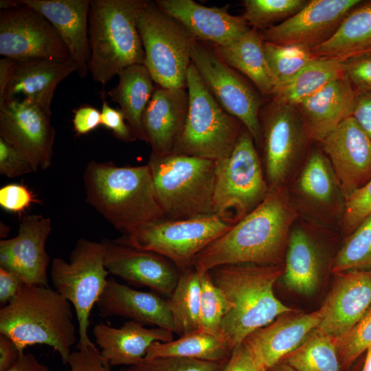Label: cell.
<instances>
[{"mask_svg": "<svg viewBox=\"0 0 371 371\" xmlns=\"http://www.w3.org/2000/svg\"><path fill=\"white\" fill-rule=\"evenodd\" d=\"M297 208L284 185L269 189L265 199L194 258L199 274L229 264L282 265Z\"/></svg>", "mask_w": 371, "mask_h": 371, "instance_id": "6da1fadb", "label": "cell"}, {"mask_svg": "<svg viewBox=\"0 0 371 371\" xmlns=\"http://www.w3.org/2000/svg\"><path fill=\"white\" fill-rule=\"evenodd\" d=\"M86 202L122 234L166 218L148 164L117 166L89 161L84 172Z\"/></svg>", "mask_w": 371, "mask_h": 371, "instance_id": "7a4b0ae2", "label": "cell"}, {"mask_svg": "<svg viewBox=\"0 0 371 371\" xmlns=\"http://www.w3.org/2000/svg\"><path fill=\"white\" fill-rule=\"evenodd\" d=\"M283 271L282 265L251 263L223 265L208 271L232 305L221 330L232 350L251 333L293 311L274 293Z\"/></svg>", "mask_w": 371, "mask_h": 371, "instance_id": "3957f363", "label": "cell"}, {"mask_svg": "<svg viewBox=\"0 0 371 371\" xmlns=\"http://www.w3.org/2000/svg\"><path fill=\"white\" fill-rule=\"evenodd\" d=\"M71 303L49 286L26 284L19 295L0 309V333L10 337L21 352L45 344L67 363L77 340Z\"/></svg>", "mask_w": 371, "mask_h": 371, "instance_id": "277c9868", "label": "cell"}, {"mask_svg": "<svg viewBox=\"0 0 371 371\" xmlns=\"http://www.w3.org/2000/svg\"><path fill=\"white\" fill-rule=\"evenodd\" d=\"M146 0H91L89 71L103 85L125 68L144 64L145 53L137 25Z\"/></svg>", "mask_w": 371, "mask_h": 371, "instance_id": "5b68a950", "label": "cell"}, {"mask_svg": "<svg viewBox=\"0 0 371 371\" xmlns=\"http://www.w3.org/2000/svg\"><path fill=\"white\" fill-rule=\"evenodd\" d=\"M158 202L170 219L214 215L215 161L171 153L148 163Z\"/></svg>", "mask_w": 371, "mask_h": 371, "instance_id": "8992f818", "label": "cell"}, {"mask_svg": "<svg viewBox=\"0 0 371 371\" xmlns=\"http://www.w3.org/2000/svg\"><path fill=\"white\" fill-rule=\"evenodd\" d=\"M188 108L172 153L217 161L232 150L245 126L216 102L191 61L186 79Z\"/></svg>", "mask_w": 371, "mask_h": 371, "instance_id": "52a82bcc", "label": "cell"}, {"mask_svg": "<svg viewBox=\"0 0 371 371\" xmlns=\"http://www.w3.org/2000/svg\"><path fill=\"white\" fill-rule=\"evenodd\" d=\"M269 191L256 143L244 128L229 155L215 161L214 214L235 225L256 208Z\"/></svg>", "mask_w": 371, "mask_h": 371, "instance_id": "ba28073f", "label": "cell"}, {"mask_svg": "<svg viewBox=\"0 0 371 371\" xmlns=\"http://www.w3.org/2000/svg\"><path fill=\"white\" fill-rule=\"evenodd\" d=\"M143 45L144 65L156 85L166 89H187L195 38L155 1H146L137 18Z\"/></svg>", "mask_w": 371, "mask_h": 371, "instance_id": "9c48e42d", "label": "cell"}, {"mask_svg": "<svg viewBox=\"0 0 371 371\" xmlns=\"http://www.w3.org/2000/svg\"><path fill=\"white\" fill-rule=\"evenodd\" d=\"M106 245L80 238L67 262L60 258L53 260L50 278L55 289L72 305L78 324L79 340L76 347L93 344L88 335L89 316L108 282L109 271L104 265Z\"/></svg>", "mask_w": 371, "mask_h": 371, "instance_id": "30bf717a", "label": "cell"}, {"mask_svg": "<svg viewBox=\"0 0 371 371\" xmlns=\"http://www.w3.org/2000/svg\"><path fill=\"white\" fill-rule=\"evenodd\" d=\"M234 225L214 214L189 219L164 218L114 240L158 254L171 261L180 271L193 267L196 256Z\"/></svg>", "mask_w": 371, "mask_h": 371, "instance_id": "8fae6325", "label": "cell"}, {"mask_svg": "<svg viewBox=\"0 0 371 371\" xmlns=\"http://www.w3.org/2000/svg\"><path fill=\"white\" fill-rule=\"evenodd\" d=\"M191 61L216 102L243 124L260 146L262 95L223 61L210 44L195 39Z\"/></svg>", "mask_w": 371, "mask_h": 371, "instance_id": "7c38bea8", "label": "cell"}, {"mask_svg": "<svg viewBox=\"0 0 371 371\" xmlns=\"http://www.w3.org/2000/svg\"><path fill=\"white\" fill-rule=\"evenodd\" d=\"M260 124L262 166L272 189L284 185L310 139L295 106L271 100L260 113Z\"/></svg>", "mask_w": 371, "mask_h": 371, "instance_id": "4fadbf2b", "label": "cell"}, {"mask_svg": "<svg viewBox=\"0 0 371 371\" xmlns=\"http://www.w3.org/2000/svg\"><path fill=\"white\" fill-rule=\"evenodd\" d=\"M0 54L16 60L70 59L65 44L49 21L22 2L0 12Z\"/></svg>", "mask_w": 371, "mask_h": 371, "instance_id": "5bb4252c", "label": "cell"}, {"mask_svg": "<svg viewBox=\"0 0 371 371\" xmlns=\"http://www.w3.org/2000/svg\"><path fill=\"white\" fill-rule=\"evenodd\" d=\"M51 115L27 98L0 102V137L30 161L34 172L52 163L56 131Z\"/></svg>", "mask_w": 371, "mask_h": 371, "instance_id": "9a60e30c", "label": "cell"}, {"mask_svg": "<svg viewBox=\"0 0 371 371\" xmlns=\"http://www.w3.org/2000/svg\"><path fill=\"white\" fill-rule=\"evenodd\" d=\"M360 0H311L286 21L261 32L264 41L311 50L328 41Z\"/></svg>", "mask_w": 371, "mask_h": 371, "instance_id": "2e32d148", "label": "cell"}, {"mask_svg": "<svg viewBox=\"0 0 371 371\" xmlns=\"http://www.w3.org/2000/svg\"><path fill=\"white\" fill-rule=\"evenodd\" d=\"M321 144L346 201L371 179V139L351 116Z\"/></svg>", "mask_w": 371, "mask_h": 371, "instance_id": "e0dca14e", "label": "cell"}, {"mask_svg": "<svg viewBox=\"0 0 371 371\" xmlns=\"http://www.w3.org/2000/svg\"><path fill=\"white\" fill-rule=\"evenodd\" d=\"M51 232L49 218L23 216L17 235L0 241V267L18 275L27 284L49 286V256L45 245Z\"/></svg>", "mask_w": 371, "mask_h": 371, "instance_id": "ac0fdd59", "label": "cell"}, {"mask_svg": "<svg viewBox=\"0 0 371 371\" xmlns=\"http://www.w3.org/2000/svg\"><path fill=\"white\" fill-rule=\"evenodd\" d=\"M106 245L104 265L109 273L138 286H146L154 293H172L180 271L166 258L153 251L103 240Z\"/></svg>", "mask_w": 371, "mask_h": 371, "instance_id": "d6986e66", "label": "cell"}, {"mask_svg": "<svg viewBox=\"0 0 371 371\" xmlns=\"http://www.w3.org/2000/svg\"><path fill=\"white\" fill-rule=\"evenodd\" d=\"M338 276L319 308L317 327L335 339L346 335L371 307V269Z\"/></svg>", "mask_w": 371, "mask_h": 371, "instance_id": "ffe728a7", "label": "cell"}, {"mask_svg": "<svg viewBox=\"0 0 371 371\" xmlns=\"http://www.w3.org/2000/svg\"><path fill=\"white\" fill-rule=\"evenodd\" d=\"M157 5L176 19L197 40L215 45H228L250 27L242 16L228 12V6L207 7L193 0H157Z\"/></svg>", "mask_w": 371, "mask_h": 371, "instance_id": "44dd1931", "label": "cell"}, {"mask_svg": "<svg viewBox=\"0 0 371 371\" xmlns=\"http://www.w3.org/2000/svg\"><path fill=\"white\" fill-rule=\"evenodd\" d=\"M188 108L186 89H166L156 85L142 115L146 143L151 148L150 156L172 153L182 133Z\"/></svg>", "mask_w": 371, "mask_h": 371, "instance_id": "7402d4cb", "label": "cell"}, {"mask_svg": "<svg viewBox=\"0 0 371 371\" xmlns=\"http://www.w3.org/2000/svg\"><path fill=\"white\" fill-rule=\"evenodd\" d=\"M44 16L57 31L77 67L80 77L89 72L90 0H21Z\"/></svg>", "mask_w": 371, "mask_h": 371, "instance_id": "603a6c76", "label": "cell"}, {"mask_svg": "<svg viewBox=\"0 0 371 371\" xmlns=\"http://www.w3.org/2000/svg\"><path fill=\"white\" fill-rule=\"evenodd\" d=\"M283 314L244 340L259 363L267 369L297 349L317 328L320 309L305 314Z\"/></svg>", "mask_w": 371, "mask_h": 371, "instance_id": "cb8c5ba5", "label": "cell"}, {"mask_svg": "<svg viewBox=\"0 0 371 371\" xmlns=\"http://www.w3.org/2000/svg\"><path fill=\"white\" fill-rule=\"evenodd\" d=\"M96 306L103 317H123L176 333L167 301L156 293L136 290L109 279Z\"/></svg>", "mask_w": 371, "mask_h": 371, "instance_id": "d4e9b609", "label": "cell"}, {"mask_svg": "<svg viewBox=\"0 0 371 371\" xmlns=\"http://www.w3.org/2000/svg\"><path fill=\"white\" fill-rule=\"evenodd\" d=\"M93 334L102 357L111 366L137 365L145 359L153 342L174 339V333L170 330L148 328L133 320L120 328L98 323L94 326Z\"/></svg>", "mask_w": 371, "mask_h": 371, "instance_id": "484cf974", "label": "cell"}, {"mask_svg": "<svg viewBox=\"0 0 371 371\" xmlns=\"http://www.w3.org/2000/svg\"><path fill=\"white\" fill-rule=\"evenodd\" d=\"M295 194L299 203L316 216L344 214L345 199L332 166L324 153L313 149L306 157L297 175Z\"/></svg>", "mask_w": 371, "mask_h": 371, "instance_id": "4316f807", "label": "cell"}, {"mask_svg": "<svg viewBox=\"0 0 371 371\" xmlns=\"http://www.w3.org/2000/svg\"><path fill=\"white\" fill-rule=\"evenodd\" d=\"M357 91L344 76L297 106L310 139L322 142L338 125L352 116Z\"/></svg>", "mask_w": 371, "mask_h": 371, "instance_id": "83f0119b", "label": "cell"}, {"mask_svg": "<svg viewBox=\"0 0 371 371\" xmlns=\"http://www.w3.org/2000/svg\"><path fill=\"white\" fill-rule=\"evenodd\" d=\"M76 64L71 59L57 61L42 58L16 60L5 90V99L23 94L25 98L52 115L51 104L58 85L74 71Z\"/></svg>", "mask_w": 371, "mask_h": 371, "instance_id": "f1b7e54d", "label": "cell"}, {"mask_svg": "<svg viewBox=\"0 0 371 371\" xmlns=\"http://www.w3.org/2000/svg\"><path fill=\"white\" fill-rule=\"evenodd\" d=\"M264 42L261 32L251 28L228 45H210L223 61L246 76L262 95L272 97L277 82L265 57Z\"/></svg>", "mask_w": 371, "mask_h": 371, "instance_id": "f546056e", "label": "cell"}, {"mask_svg": "<svg viewBox=\"0 0 371 371\" xmlns=\"http://www.w3.org/2000/svg\"><path fill=\"white\" fill-rule=\"evenodd\" d=\"M311 51L317 58L341 62L371 54V1L352 9L334 35Z\"/></svg>", "mask_w": 371, "mask_h": 371, "instance_id": "4dcf8cb0", "label": "cell"}, {"mask_svg": "<svg viewBox=\"0 0 371 371\" xmlns=\"http://www.w3.org/2000/svg\"><path fill=\"white\" fill-rule=\"evenodd\" d=\"M320 275L321 258L313 237L304 227H294L288 240L283 282L289 289L309 295L316 291Z\"/></svg>", "mask_w": 371, "mask_h": 371, "instance_id": "1f68e13d", "label": "cell"}, {"mask_svg": "<svg viewBox=\"0 0 371 371\" xmlns=\"http://www.w3.org/2000/svg\"><path fill=\"white\" fill-rule=\"evenodd\" d=\"M116 87L107 92L110 99L120 105L126 121L137 138L146 142L142 115L156 85L144 64L128 67L118 74Z\"/></svg>", "mask_w": 371, "mask_h": 371, "instance_id": "d6a6232c", "label": "cell"}, {"mask_svg": "<svg viewBox=\"0 0 371 371\" xmlns=\"http://www.w3.org/2000/svg\"><path fill=\"white\" fill-rule=\"evenodd\" d=\"M232 349L227 341L200 329L182 335L168 341H155L147 350L145 359L185 357L210 361H227Z\"/></svg>", "mask_w": 371, "mask_h": 371, "instance_id": "836d02e7", "label": "cell"}, {"mask_svg": "<svg viewBox=\"0 0 371 371\" xmlns=\"http://www.w3.org/2000/svg\"><path fill=\"white\" fill-rule=\"evenodd\" d=\"M344 76L343 62L315 58L293 78L277 86L272 100L297 106L330 82Z\"/></svg>", "mask_w": 371, "mask_h": 371, "instance_id": "e575fe53", "label": "cell"}, {"mask_svg": "<svg viewBox=\"0 0 371 371\" xmlns=\"http://www.w3.org/2000/svg\"><path fill=\"white\" fill-rule=\"evenodd\" d=\"M200 276L192 267L180 271L176 286L167 301L176 329L182 335L199 329Z\"/></svg>", "mask_w": 371, "mask_h": 371, "instance_id": "d590c367", "label": "cell"}, {"mask_svg": "<svg viewBox=\"0 0 371 371\" xmlns=\"http://www.w3.org/2000/svg\"><path fill=\"white\" fill-rule=\"evenodd\" d=\"M281 361L296 371H340L335 339L317 328Z\"/></svg>", "mask_w": 371, "mask_h": 371, "instance_id": "8d00e7d4", "label": "cell"}, {"mask_svg": "<svg viewBox=\"0 0 371 371\" xmlns=\"http://www.w3.org/2000/svg\"><path fill=\"white\" fill-rule=\"evenodd\" d=\"M371 269V214L351 233L335 256L331 270L336 274Z\"/></svg>", "mask_w": 371, "mask_h": 371, "instance_id": "74e56055", "label": "cell"}, {"mask_svg": "<svg viewBox=\"0 0 371 371\" xmlns=\"http://www.w3.org/2000/svg\"><path fill=\"white\" fill-rule=\"evenodd\" d=\"M306 0H245L243 18L251 28L264 31L289 19L308 3Z\"/></svg>", "mask_w": 371, "mask_h": 371, "instance_id": "f35d334b", "label": "cell"}, {"mask_svg": "<svg viewBox=\"0 0 371 371\" xmlns=\"http://www.w3.org/2000/svg\"><path fill=\"white\" fill-rule=\"evenodd\" d=\"M264 52L269 67L276 80L281 85L317 58L309 49L292 45H278L264 42Z\"/></svg>", "mask_w": 371, "mask_h": 371, "instance_id": "ab89813d", "label": "cell"}, {"mask_svg": "<svg viewBox=\"0 0 371 371\" xmlns=\"http://www.w3.org/2000/svg\"><path fill=\"white\" fill-rule=\"evenodd\" d=\"M199 276L201 284L199 329L222 337L221 324L232 305L214 283L208 271Z\"/></svg>", "mask_w": 371, "mask_h": 371, "instance_id": "60d3db41", "label": "cell"}, {"mask_svg": "<svg viewBox=\"0 0 371 371\" xmlns=\"http://www.w3.org/2000/svg\"><path fill=\"white\" fill-rule=\"evenodd\" d=\"M341 364H352L371 345V307L343 337L335 339Z\"/></svg>", "mask_w": 371, "mask_h": 371, "instance_id": "b9f144b4", "label": "cell"}, {"mask_svg": "<svg viewBox=\"0 0 371 371\" xmlns=\"http://www.w3.org/2000/svg\"><path fill=\"white\" fill-rule=\"evenodd\" d=\"M227 361H210L170 357L144 359L137 365L128 367V369L129 371H222Z\"/></svg>", "mask_w": 371, "mask_h": 371, "instance_id": "7bdbcfd3", "label": "cell"}, {"mask_svg": "<svg viewBox=\"0 0 371 371\" xmlns=\"http://www.w3.org/2000/svg\"><path fill=\"white\" fill-rule=\"evenodd\" d=\"M371 212V179L345 201L342 229L351 234Z\"/></svg>", "mask_w": 371, "mask_h": 371, "instance_id": "ee69618b", "label": "cell"}, {"mask_svg": "<svg viewBox=\"0 0 371 371\" xmlns=\"http://www.w3.org/2000/svg\"><path fill=\"white\" fill-rule=\"evenodd\" d=\"M76 348L67 361L69 371H111V365L102 357L95 343Z\"/></svg>", "mask_w": 371, "mask_h": 371, "instance_id": "f6af8a7d", "label": "cell"}, {"mask_svg": "<svg viewBox=\"0 0 371 371\" xmlns=\"http://www.w3.org/2000/svg\"><path fill=\"white\" fill-rule=\"evenodd\" d=\"M30 161L11 144L0 137V174L13 178L31 173Z\"/></svg>", "mask_w": 371, "mask_h": 371, "instance_id": "bcb514c9", "label": "cell"}, {"mask_svg": "<svg viewBox=\"0 0 371 371\" xmlns=\"http://www.w3.org/2000/svg\"><path fill=\"white\" fill-rule=\"evenodd\" d=\"M344 76L357 92L371 91V54L343 62Z\"/></svg>", "mask_w": 371, "mask_h": 371, "instance_id": "7dc6e473", "label": "cell"}, {"mask_svg": "<svg viewBox=\"0 0 371 371\" xmlns=\"http://www.w3.org/2000/svg\"><path fill=\"white\" fill-rule=\"evenodd\" d=\"M35 202V196L24 185L11 183L0 189V205L8 211L19 214Z\"/></svg>", "mask_w": 371, "mask_h": 371, "instance_id": "c3c4849f", "label": "cell"}, {"mask_svg": "<svg viewBox=\"0 0 371 371\" xmlns=\"http://www.w3.org/2000/svg\"><path fill=\"white\" fill-rule=\"evenodd\" d=\"M102 100L101 111V124L111 130L117 139L132 142L137 139L130 126L126 122L125 117L120 109H115L109 105L104 92L101 93Z\"/></svg>", "mask_w": 371, "mask_h": 371, "instance_id": "681fc988", "label": "cell"}, {"mask_svg": "<svg viewBox=\"0 0 371 371\" xmlns=\"http://www.w3.org/2000/svg\"><path fill=\"white\" fill-rule=\"evenodd\" d=\"M264 368L243 341L233 349L222 371H261Z\"/></svg>", "mask_w": 371, "mask_h": 371, "instance_id": "f907efd6", "label": "cell"}, {"mask_svg": "<svg viewBox=\"0 0 371 371\" xmlns=\"http://www.w3.org/2000/svg\"><path fill=\"white\" fill-rule=\"evenodd\" d=\"M25 282L14 273L0 267V304L3 307L21 293Z\"/></svg>", "mask_w": 371, "mask_h": 371, "instance_id": "816d5d0a", "label": "cell"}, {"mask_svg": "<svg viewBox=\"0 0 371 371\" xmlns=\"http://www.w3.org/2000/svg\"><path fill=\"white\" fill-rule=\"evenodd\" d=\"M72 122L77 135H85L101 124V112L92 106H80L74 110Z\"/></svg>", "mask_w": 371, "mask_h": 371, "instance_id": "f5cc1de1", "label": "cell"}, {"mask_svg": "<svg viewBox=\"0 0 371 371\" xmlns=\"http://www.w3.org/2000/svg\"><path fill=\"white\" fill-rule=\"evenodd\" d=\"M352 117L371 139V91L357 92Z\"/></svg>", "mask_w": 371, "mask_h": 371, "instance_id": "db71d44e", "label": "cell"}, {"mask_svg": "<svg viewBox=\"0 0 371 371\" xmlns=\"http://www.w3.org/2000/svg\"><path fill=\"white\" fill-rule=\"evenodd\" d=\"M21 353L10 337L0 333V371L10 369Z\"/></svg>", "mask_w": 371, "mask_h": 371, "instance_id": "11a10c76", "label": "cell"}, {"mask_svg": "<svg viewBox=\"0 0 371 371\" xmlns=\"http://www.w3.org/2000/svg\"><path fill=\"white\" fill-rule=\"evenodd\" d=\"M8 371H49L48 367L41 363L32 353L22 352L15 364Z\"/></svg>", "mask_w": 371, "mask_h": 371, "instance_id": "9f6ffc18", "label": "cell"}, {"mask_svg": "<svg viewBox=\"0 0 371 371\" xmlns=\"http://www.w3.org/2000/svg\"><path fill=\"white\" fill-rule=\"evenodd\" d=\"M16 60L3 57L0 59V102L5 100V90L12 78Z\"/></svg>", "mask_w": 371, "mask_h": 371, "instance_id": "6f0895ef", "label": "cell"}, {"mask_svg": "<svg viewBox=\"0 0 371 371\" xmlns=\"http://www.w3.org/2000/svg\"><path fill=\"white\" fill-rule=\"evenodd\" d=\"M266 371H296L289 364L280 361L273 366L266 369Z\"/></svg>", "mask_w": 371, "mask_h": 371, "instance_id": "680465c9", "label": "cell"}, {"mask_svg": "<svg viewBox=\"0 0 371 371\" xmlns=\"http://www.w3.org/2000/svg\"><path fill=\"white\" fill-rule=\"evenodd\" d=\"M21 4V0H1L0 1V9L8 10L15 7H17Z\"/></svg>", "mask_w": 371, "mask_h": 371, "instance_id": "91938a15", "label": "cell"}, {"mask_svg": "<svg viewBox=\"0 0 371 371\" xmlns=\"http://www.w3.org/2000/svg\"><path fill=\"white\" fill-rule=\"evenodd\" d=\"M364 366L361 371H371V345L368 347Z\"/></svg>", "mask_w": 371, "mask_h": 371, "instance_id": "94428289", "label": "cell"}, {"mask_svg": "<svg viewBox=\"0 0 371 371\" xmlns=\"http://www.w3.org/2000/svg\"><path fill=\"white\" fill-rule=\"evenodd\" d=\"M120 371H129L128 368H122Z\"/></svg>", "mask_w": 371, "mask_h": 371, "instance_id": "6125c7cd", "label": "cell"}, {"mask_svg": "<svg viewBox=\"0 0 371 371\" xmlns=\"http://www.w3.org/2000/svg\"><path fill=\"white\" fill-rule=\"evenodd\" d=\"M261 371H266V369L264 368Z\"/></svg>", "mask_w": 371, "mask_h": 371, "instance_id": "be15d7a7", "label": "cell"}, {"mask_svg": "<svg viewBox=\"0 0 371 371\" xmlns=\"http://www.w3.org/2000/svg\"><path fill=\"white\" fill-rule=\"evenodd\" d=\"M370 214H371V212H370Z\"/></svg>", "mask_w": 371, "mask_h": 371, "instance_id": "e7e4bbea", "label": "cell"}]
</instances>
